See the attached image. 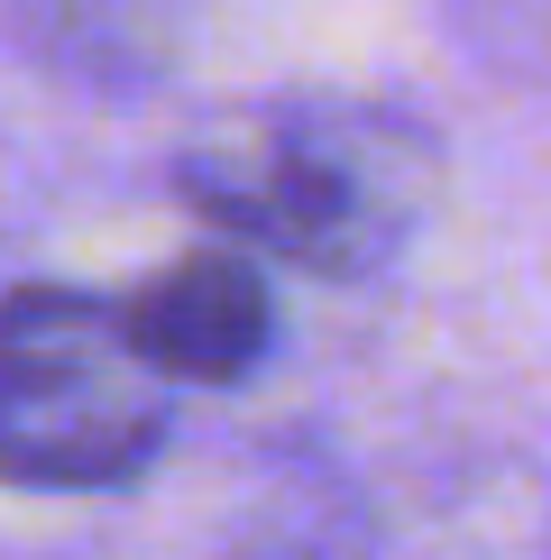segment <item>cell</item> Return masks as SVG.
<instances>
[{
    "mask_svg": "<svg viewBox=\"0 0 551 560\" xmlns=\"http://www.w3.org/2000/svg\"><path fill=\"white\" fill-rule=\"evenodd\" d=\"M175 194L248 258L304 267L321 285H367L423 230L442 194V148L423 120L367 92H267L184 138Z\"/></svg>",
    "mask_w": 551,
    "mask_h": 560,
    "instance_id": "obj_1",
    "label": "cell"
},
{
    "mask_svg": "<svg viewBox=\"0 0 551 560\" xmlns=\"http://www.w3.org/2000/svg\"><path fill=\"white\" fill-rule=\"evenodd\" d=\"M175 432V386L138 359L120 303L19 285L0 313V469L10 487H129Z\"/></svg>",
    "mask_w": 551,
    "mask_h": 560,
    "instance_id": "obj_2",
    "label": "cell"
},
{
    "mask_svg": "<svg viewBox=\"0 0 551 560\" xmlns=\"http://www.w3.org/2000/svg\"><path fill=\"white\" fill-rule=\"evenodd\" d=\"M120 322L166 386H248L276 349L267 258H248L230 240H202L175 267H156L138 294H120Z\"/></svg>",
    "mask_w": 551,
    "mask_h": 560,
    "instance_id": "obj_3",
    "label": "cell"
},
{
    "mask_svg": "<svg viewBox=\"0 0 551 560\" xmlns=\"http://www.w3.org/2000/svg\"><path fill=\"white\" fill-rule=\"evenodd\" d=\"M230 560H367V515L340 487H276L258 515L239 524Z\"/></svg>",
    "mask_w": 551,
    "mask_h": 560,
    "instance_id": "obj_4",
    "label": "cell"
}]
</instances>
